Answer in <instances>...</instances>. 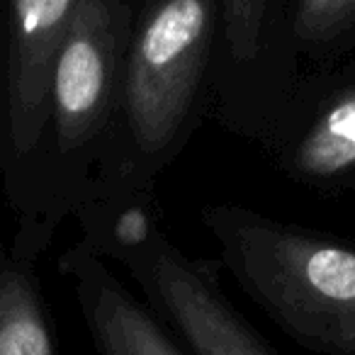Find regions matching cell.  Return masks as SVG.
<instances>
[{
  "instance_id": "3957f363",
  "label": "cell",
  "mask_w": 355,
  "mask_h": 355,
  "mask_svg": "<svg viewBox=\"0 0 355 355\" xmlns=\"http://www.w3.org/2000/svg\"><path fill=\"white\" fill-rule=\"evenodd\" d=\"M200 222L243 295L316 355H355V241L246 205H205Z\"/></svg>"
},
{
  "instance_id": "52a82bcc",
  "label": "cell",
  "mask_w": 355,
  "mask_h": 355,
  "mask_svg": "<svg viewBox=\"0 0 355 355\" xmlns=\"http://www.w3.org/2000/svg\"><path fill=\"white\" fill-rule=\"evenodd\" d=\"M263 153L282 178L309 193H355V56L302 76Z\"/></svg>"
},
{
  "instance_id": "277c9868",
  "label": "cell",
  "mask_w": 355,
  "mask_h": 355,
  "mask_svg": "<svg viewBox=\"0 0 355 355\" xmlns=\"http://www.w3.org/2000/svg\"><path fill=\"white\" fill-rule=\"evenodd\" d=\"M76 222L78 241L124 270L185 355H277L224 295L219 266L168 236L156 202L85 205Z\"/></svg>"
},
{
  "instance_id": "30bf717a",
  "label": "cell",
  "mask_w": 355,
  "mask_h": 355,
  "mask_svg": "<svg viewBox=\"0 0 355 355\" xmlns=\"http://www.w3.org/2000/svg\"><path fill=\"white\" fill-rule=\"evenodd\" d=\"M302 64L326 71L355 56V0H287Z\"/></svg>"
},
{
  "instance_id": "8992f818",
  "label": "cell",
  "mask_w": 355,
  "mask_h": 355,
  "mask_svg": "<svg viewBox=\"0 0 355 355\" xmlns=\"http://www.w3.org/2000/svg\"><path fill=\"white\" fill-rule=\"evenodd\" d=\"M76 8L78 0L0 3V188L12 222L27 202Z\"/></svg>"
},
{
  "instance_id": "ba28073f",
  "label": "cell",
  "mask_w": 355,
  "mask_h": 355,
  "mask_svg": "<svg viewBox=\"0 0 355 355\" xmlns=\"http://www.w3.org/2000/svg\"><path fill=\"white\" fill-rule=\"evenodd\" d=\"M98 355H185L114 268L80 241L59 258Z\"/></svg>"
},
{
  "instance_id": "5b68a950",
  "label": "cell",
  "mask_w": 355,
  "mask_h": 355,
  "mask_svg": "<svg viewBox=\"0 0 355 355\" xmlns=\"http://www.w3.org/2000/svg\"><path fill=\"white\" fill-rule=\"evenodd\" d=\"M302 76L287 0H219L209 112L232 137L263 151Z\"/></svg>"
},
{
  "instance_id": "6da1fadb",
  "label": "cell",
  "mask_w": 355,
  "mask_h": 355,
  "mask_svg": "<svg viewBox=\"0 0 355 355\" xmlns=\"http://www.w3.org/2000/svg\"><path fill=\"white\" fill-rule=\"evenodd\" d=\"M217 25L219 0L139 3L85 205L156 202L163 173L209 114Z\"/></svg>"
},
{
  "instance_id": "9c48e42d",
  "label": "cell",
  "mask_w": 355,
  "mask_h": 355,
  "mask_svg": "<svg viewBox=\"0 0 355 355\" xmlns=\"http://www.w3.org/2000/svg\"><path fill=\"white\" fill-rule=\"evenodd\" d=\"M0 355H59L37 263L0 251Z\"/></svg>"
},
{
  "instance_id": "7a4b0ae2",
  "label": "cell",
  "mask_w": 355,
  "mask_h": 355,
  "mask_svg": "<svg viewBox=\"0 0 355 355\" xmlns=\"http://www.w3.org/2000/svg\"><path fill=\"white\" fill-rule=\"evenodd\" d=\"M139 3L78 0L54 76L49 119L10 251L40 263L93 188Z\"/></svg>"
}]
</instances>
